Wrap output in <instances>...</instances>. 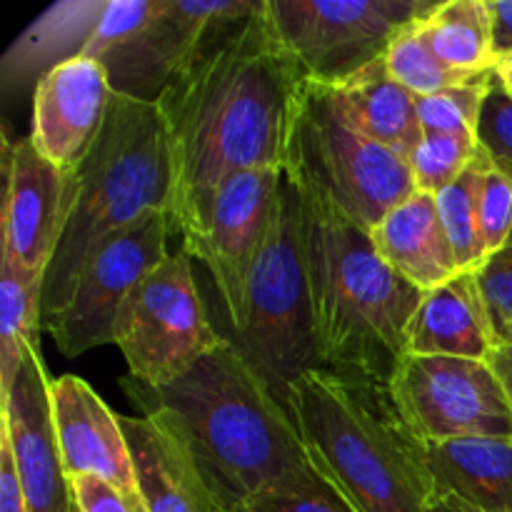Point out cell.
<instances>
[{
	"label": "cell",
	"instance_id": "60d3db41",
	"mask_svg": "<svg viewBox=\"0 0 512 512\" xmlns=\"http://www.w3.org/2000/svg\"><path fill=\"white\" fill-rule=\"evenodd\" d=\"M75 512H78V510H75Z\"/></svg>",
	"mask_w": 512,
	"mask_h": 512
},
{
	"label": "cell",
	"instance_id": "9c48e42d",
	"mask_svg": "<svg viewBox=\"0 0 512 512\" xmlns=\"http://www.w3.org/2000/svg\"><path fill=\"white\" fill-rule=\"evenodd\" d=\"M435 0H265L270 25L305 80L340 85L380 60Z\"/></svg>",
	"mask_w": 512,
	"mask_h": 512
},
{
	"label": "cell",
	"instance_id": "1f68e13d",
	"mask_svg": "<svg viewBox=\"0 0 512 512\" xmlns=\"http://www.w3.org/2000/svg\"><path fill=\"white\" fill-rule=\"evenodd\" d=\"M475 273H478L480 290H483L490 318H493L498 338L503 343L512 333V233L503 248L488 255Z\"/></svg>",
	"mask_w": 512,
	"mask_h": 512
},
{
	"label": "cell",
	"instance_id": "4316f807",
	"mask_svg": "<svg viewBox=\"0 0 512 512\" xmlns=\"http://www.w3.org/2000/svg\"><path fill=\"white\" fill-rule=\"evenodd\" d=\"M488 163V155L480 153V158L453 185L433 195L435 210H438L445 235H448V243L453 248L460 273L478 270L485 263V250L478 225V195Z\"/></svg>",
	"mask_w": 512,
	"mask_h": 512
},
{
	"label": "cell",
	"instance_id": "30bf717a",
	"mask_svg": "<svg viewBox=\"0 0 512 512\" xmlns=\"http://www.w3.org/2000/svg\"><path fill=\"white\" fill-rule=\"evenodd\" d=\"M388 393L420 443L512 438V408L485 360L403 355Z\"/></svg>",
	"mask_w": 512,
	"mask_h": 512
},
{
	"label": "cell",
	"instance_id": "4dcf8cb0",
	"mask_svg": "<svg viewBox=\"0 0 512 512\" xmlns=\"http://www.w3.org/2000/svg\"><path fill=\"white\" fill-rule=\"evenodd\" d=\"M478 225L485 258L503 248L512 233V178L488 163L478 195Z\"/></svg>",
	"mask_w": 512,
	"mask_h": 512
},
{
	"label": "cell",
	"instance_id": "cb8c5ba5",
	"mask_svg": "<svg viewBox=\"0 0 512 512\" xmlns=\"http://www.w3.org/2000/svg\"><path fill=\"white\" fill-rule=\"evenodd\" d=\"M425 35L445 65L465 75L495 70L493 23L488 0H445L423 18Z\"/></svg>",
	"mask_w": 512,
	"mask_h": 512
},
{
	"label": "cell",
	"instance_id": "2e32d148",
	"mask_svg": "<svg viewBox=\"0 0 512 512\" xmlns=\"http://www.w3.org/2000/svg\"><path fill=\"white\" fill-rule=\"evenodd\" d=\"M3 250L18 268L45 278L65 218L70 175L38 153L30 138L5 140Z\"/></svg>",
	"mask_w": 512,
	"mask_h": 512
},
{
	"label": "cell",
	"instance_id": "6da1fadb",
	"mask_svg": "<svg viewBox=\"0 0 512 512\" xmlns=\"http://www.w3.org/2000/svg\"><path fill=\"white\" fill-rule=\"evenodd\" d=\"M303 80L263 0L160 95L173 158L170 225L183 245L203 233L225 180L245 170L283 173L290 110Z\"/></svg>",
	"mask_w": 512,
	"mask_h": 512
},
{
	"label": "cell",
	"instance_id": "74e56055",
	"mask_svg": "<svg viewBox=\"0 0 512 512\" xmlns=\"http://www.w3.org/2000/svg\"><path fill=\"white\" fill-rule=\"evenodd\" d=\"M430 512H512V510H480L473 505L463 503V500L455 498H435L430 505Z\"/></svg>",
	"mask_w": 512,
	"mask_h": 512
},
{
	"label": "cell",
	"instance_id": "ac0fdd59",
	"mask_svg": "<svg viewBox=\"0 0 512 512\" xmlns=\"http://www.w3.org/2000/svg\"><path fill=\"white\" fill-rule=\"evenodd\" d=\"M108 10V0H60L40 13L0 60V85L8 103H23L48 73L88 55Z\"/></svg>",
	"mask_w": 512,
	"mask_h": 512
},
{
	"label": "cell",
	"instance_id": "9a60e30c",
	"mask_svg": "<svg viewBox=\"0 0 512 512\" xmlns=\"http://www.w3.org/2000/svg\"><path fill=\"white\" fill-rule=\"evenodd\" d=\"M113 95L108 70L100 60L80 55L58 65L33 93L30 143L55 168L73 175L93 150Z\"/></svg>",
	"mask_w": 512,
	"mask_h": 512
},
{
	"label": "cell",
	"instance_id": "52a82bcc",
	"mask_svg": "<svg viewBox=\"0 0 512 512\" xmlns=\"http://www.w3.org/2000/svg\"><path fill=\"white\" fill-rule=\"evenodd\" d=\"M278 398L308 370H320L305 255L303 208L293 180L280 173L263 243L248 283L245 320L228 335Z\"/></svg>",
	"mask_w": 512,
	"mask_h": 512
},
{
	"label": "cell",
	"instance_id": "8fae6325",
	"mask_svg": "<svg viewBox=\"0 0 512 512\" xmlns=\"http://www.w3.org/2000/svg\"><path fill=\"white\" fill-rule=\"evenodd\" d=\"M260 5L263 0H155L145 23L100 63L115 93L158 103L228 25L250 18Z\"/></svg>",
	"mask_w": 512,
	"mask_h": 512
},
{
	"label": "cell",
	"instance_id": "603a6c76",
	"mask_svg": "<svg viewBox=\"0 0 512 512\" xmlns=\"http://www.w3.org/2000/svg\"><path fill=\"white\" fill-rule=\"evenodd\" d=\"M333 88L340 90L360 128L385 148L408 158L423 138L415 108L418 98L390 75L383 58Z\"/></svg>",
	"mask_w": 512,
	"mask_h": 512
},
{
	"label": "cell",
	"instance_id": "e0dca14e",
	"mask_svg": "<svg viewBox=\"0 0 512 512\" xmlns=\"http://www.w3.org/2000/svg\"><path fill=\"white\" fill-rule=\"evenodd\" d=\"M50 405L68 478L98 475L118 488L140 493L120 415L85 380L75 375L50 378Z\"/></svg>",
	"mask_w": 512,
	"mask_h": 512
},
{
	"label": "cell",
	"instance_id": "83f0119b",
	"mask_svg": "<svg viewBox=\"0 0 512 512\" xmlns=\"http://www.w3.org/2000/svg\"><path fill=\"white\" fill-rule=\"evenodd\" d=\"M478 140L463 135L425 133L408 153V168L418 193L438 195L480 158Z\"/></svg>",
	"mask_w": 512,
	"mask_h": 512
},
{
	"label": "cell",
	"instance_id": "8d00e7d4",
	"mask_svg": "<svg viewBox=\"0 0 512 512\" xmlns=\"http://www.w3.org/2000/svg\"><path fill=\"white\" fill-rule=\"evenodd\" d=\"M488 365L493 368L500 385H503L505 398H508L512 408V340H503V343L493 350V355L488 358Z\"/></svg>",
	"mask_w": 512,
	"mask_h": 512
},
{
	"label": "cell",
	"instance_id": "5bb4252c",
	"mask_svg": "<svg viewBox=\"0 0 512 512\" xmlns=\"http://www.w3.org/2000/svg\"><path fill=\"white\" fill-rule=\"evenodd\" d=\"M28 512H75L50 405V378L40 343L25 353L13 388L3 395V430Z\"/></svg>",
	"mask_w": 512,
	"mask_h": 512
},
{
	"label": "cell",
	"instance_id": "ba28073f",
	"mask_svg": "<svg viewBox=\"0 0 512 512\" xmlns=\"http://www.w3.org/2000/svg\"><path fill=\"white\" fill-rule=\"evenodd\" d=\"M220 340L185 250L150 270L115 318V345L128 363V375L148 388L175 383Z\"/></svg>",
	"mask_w": 512,
	"mask_h": 512
},
{
	"label": "cell",
	"instance_id": "836d02e7",
	"mask_svg": "<svg viewBox=\"0 0 512 512\" xmlns=\"http://www.w3.org/2000/svg\"><path fill=\"white\" fill-rule=\"evenodd\" d=\"M70 493L78 512H148L140 493L118 488L98 475H70Z\"/></svg>",
	"mask_w": 512,
	"mask_h": 512
},
{
	"label": "cell",
	"instance_id": "f35d334b",
	"mask_svg": "<svg viewBox=\"0 0 512 512\" xmlns=\"http://www.w3.org/2000/svg\"><path fill=\"white\" fill-rule=\"evenodd\" d=\"M493 75H495V83L503 88V93L512 98V55H508V58H500L498 63H495Z\"/></svg>",
	"mask_w": 512,
	"mask_h": 512
},
{
	"label": "cell",
	"instance_id": "d6a6232c",
	"mask_svg": "<svg viewBox=\"0 0 512 512\" xmlns=\"http://www.w3.org/2000/svg\"><path fill=\"white\" fill-rule=\"evenodd\" d=\"M478 143L490 163L512 178V98L495 83V75L485 98Z\"/></svg>",
	"mask_w": 512,
	"mask_h": 512
},
{
	"label": "cell",
	"instance_id": "7c38bea8",
	"mask_svg": "<svg viewBox=\"0 0 512 512\" xmlns=\"http://www.w3.org/2000/svg\"><path fill=\"white\" fill-rule=\"evenodd\" d=\"M170 235V215L150 210L88 260L60 313L45 328L60 353L75 358L103 345H115L120 305L150 270L168 258Z\"/></svg>",
	"mask_w": 512,
	"mask_h": 512
},
{
	"label": "cell",
	"instance_id": "f546056e",
	"mask_svg": "<svg viewBox=\"0 0 512 512\" xmlns=\"http://www.w3.org/2000/svg\"><path fill=\"white\" fill-rule=\"evenodd\" d=\"M230 512H355L313 468L270 485Z\"/></svg>",
	"mask_w": 512,
	"mask_h": 512
},
{
	"label": "cell",
	"instance_id": "8992f818",
	"mask_svg": "<svg viewBox=\"0 0 512 512\" xmlns=\"http://www.w3.org/2000/svg\"><path fill=\"white\" fill-rule=\"evenodd\" d=\"M283 173L363 230L418 193L408 158L370 138L333 85L303 80L290 110Z\"/></svg>",
	"mask_w": 512,
	"mask_h": 512
},
{
	"label": "cell",
	"instance_id": "44dd1931",
	"mask_svg": "<svg viewBox=\"0 0 512 512\" xmlns=\"http://www.w3.org/2000/svg\"><path fill=\"white\" fill-rule=\"evenodd\" d=\"M370 240L385 265L420 293H433L460 275L453 248L435 210V198L428 193H413L395 205L370 230Z\"/></svg>",
	"mask_w": 512,
	"mask_h": 512
},
{
	"label": "cell",
	"instance_id": "5b68a950",
	"mask_svg": "<svg viewBox=\"0 0 512 512\" xmlns=\"http://www.w3.org/2000/svg\"><path fill=\"white\" fill-rule=\"evenodd\" d=\"M173 158L158 103L113 95L88 158L70 175L65 218L40 293V330L60 313L88 260L150 210L170 215Z\"/></svg>",
	"mask_w": 512,
	"mask_h": 512
},
{
	"label": "cell",
	"instance_id": "d590c367",
	"mask_svg": "<svg viewBox=\"0 0 512 512\" xmlns=\"http://www.w3.org/2000/svg\"><path fill=\"white\" fill-rule=\"evenodd\" d=\"M495 58L512 55V0H488Z\"/></svg>",
	"mask_w": 512,
	"mask_h": 512
},
{
	"label": "cell",
	"instance_id": "3957f363",
	"mask_svg": "<svg viewBox=\"0 0 512 512\" xmlns=\"http://www.w3.org/2000/svg\"><path fill=\"white\" fill-rule=\"evenodd\" d=\"M308 463L355 512H430L423 443L395 410L388 385L308 370L285 398Z\"/></svg>",
	"mask_w": 512,
	"mask_h": 512
},
{
	"label": "cell",
	"instance_id": "ffe728a7",
	"mask_svg": "<svg viewBox=\"0 0 512 512\" xmlns=\"http://www.w3.org/2000/svg\"><path fill=\"white\" fill-rule=\"evenodd\" d=\"M135 483L148 512H220L193 455L163 423L143 415L123 418Z\"/></svg>",
	"mask_w": 512,
	"mask_h": 512
},
{
	"label": "cell",
	"instance_id": "7402d4cb",
	"mask_svg": "<svg viewBox=\"0 0 512 512\" xmlns=\"http://www.w3.org/2000/svg\"><path fill=\"white\" fill-rule=\"evenodd\" d=\"M435 498L480 510H512V438H460L423 443Z\"/></svg>",
	"mask_w": 512,
	"mask_h": 512
},
{
	"label": "cell",
	"instance_id": "484cf974",
	"mask_svg": "<svg viewBox=\"0 0 512 512\" xmlns=\"http://www.w3.org/2000/svg\"><path fill=\"white\" fill-rule=\"evenodd\" d=\"M423 18L405 25V28L395 35L393 43H390V48L385 50L383 55L390 75H393L403 88H408L415 98H425V95L440 93V90L458 88V85H468L475 83V80L488 78L490 73L465 75L460 73V70H453L450 65H445L443 60H440V55L433 50V45H430L428 35H425Z\"/></svg>",
	"mask_w": 512,
	"mask_h": 512
},
{
	"label": "cell",
	"instance_id": "277c9868",
	"mask_svg": "<svg viewBox=\"0 0 512 512\" xmlns=\"http://www.w3.org/2000/svg\"><path fill=\"white\" fill-rule=\"evenodd\" d=\"M300 208L320 370L388 385L425 293L385 265L368 230L305 193Z\"/></svg>",
	"mask_w": 512,
	"mask_h": 512
},
{
	"label": "cell",
	"instance_id": "d4e9b609",
	"mask_svg": "<svg viewBox=\"0 0 512 512\" xmlns=\"http://www.w3.org/2000/svg\"><path fill=\"white\" fill-rule=\"evenodd\" d=\"M43 278L18 268L0 255V385L3 395L23 365L25 353L38 343Z\"/></svg>",
	"mask_w": 512,
	"mask_h": 512
},
{
	"label": "cell",
	"instance_id": "4fadbf2b",
	"mask_svg": "<svg viewBox=\"0 0 512 512\" xmlns=\"http://www.w3.org/2000/svg\"><path fill=\"white\" fill-rule=\"evenodd\" d=\"M278 178L280 170H245L225 180L210 205L203 233L183 245L190 258L208 268L230 333L245 320L250 270L263 243Z\"/></svg>",
	"mask_w": 512,
	"mask_h": 512
},
{
	"label": "cell",
	"instance_id": "d6986e66",
	"mask_svg": "<svg viewBox=\"0 0 512 512\" xmlns=\"http://www.w3.org/2000/svg\"><path fill=\"white\" fill-rule=\"evenodd\" d=\"M498 345V330L475 270L455 275L433 293H425L405 333V355H445L488 363Z\"/></svg>",
	"mask_w": 512,
	"mask_h": 512
},
{
	"label": "cell",
	"instance_id": "ab89813d",
	"mask_svg": "<svg viewBox=\"0 0 512 512\" xmlns=\"http://www.w3.org/2000/svg\"><path fill=\"white\" fill-rule=\"evenodd\" d=\"M505 340H512V333H510V335H508V338H505Z\"/></svg>",
	"mask_w": 512,
	"mask_h": 512
},
{
	"label": "cell",
	"instance_id": "e575fe53",
	"mask_svg": "<svg viewBox=\"0 0 512 512\" xmlns=\"http://www.w3.org/2000/svg\"><path fill=\"white\" fill-rule=\"evenodd\" d=\"M0 512H28V503H25L18 473H15L10 443L3 433H0Z\"/></svg>",
	"mask_w": 512,
	"mask_h": 512
},
{
	"label": "cell",
	"instance_id": "7a4b0ae2",
	"mask_svg": "<svg viewBox=\"0 0 512 512\" xmlns=\"http://www.w3.org/2000/svg\"><path fill=\"white\" fill-rule=\"evenodd\" d=\"M120 388L138 415L183 440L220 512L310 468L288 405L228 335L165 388L130 375Z\"/></svg>",
	"mask_w": 512,
	"mask_h": 512
},
{
	"label": "cell",
	"instance_id": "f1b7e54d",
	"mask_svg": "<svg viewBox=\"0 0 512 512\" xmlns=\"http://www.w3.org/2000/svg\"><path fill=\"white\" fill-rule=\"evenodd\" d=\"M490 83H493V73L483 80H475V83L440 90V93L415 100L423 135L443 133L478 140L480 118H483Z\"/></svg>",
	"mask_w": 512,
	"mask_h": 512
}]
</instances>
